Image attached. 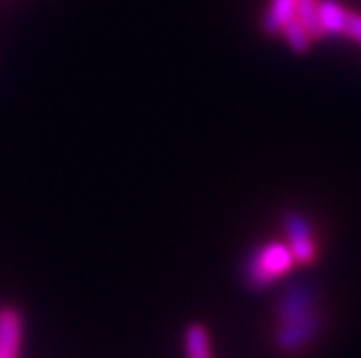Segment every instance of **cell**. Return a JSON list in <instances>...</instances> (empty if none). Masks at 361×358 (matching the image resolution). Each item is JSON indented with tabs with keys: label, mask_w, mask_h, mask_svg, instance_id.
<instances>
[{
	"label": "cell",
	"mask_w": 361,
	"mask_h": 358,
	"mask_svg": "<svg viewBox=\"0 0 361 358\" xmlns=\"http://www.w3.org/2000/svg\"><path fill=\"white\" fill-rule=\"evenodd\" d=\"M186 358H212L210 339L202 324H190L186 331Z\"/></svg>",
	"instance_id": "8"
},
{
	"label": "cell",
	"mask_w": 361,
	"mask_h": 358,
	"mask_svg": "<svg viewBox=\"0 0 361 358\" xmlns=\"http://www.w3.org/2000/svg\"><path fill=\"white\" fill-rule=\"evenodd\" d=\"M297 9H299V0H273V5L264 18V28L269 32H279L283 30L288 24H292L297 18Z\"/></svg>",
	"instance_id": "7"
},
{
	"label": "cell",
	"mask_w": 361,
	"mask_h": 358,
	"mask_svg": "<svg viewBox=\"0 0 361 358\" xmlns=\"http://www.w3.org/2000/svg\"><path fill=\"white\" fill-rule=\"evenodd\" d=\"M350 13L342 9L334 0H326V3L318 5V20L322 32H329V35H346V24H348Z\"/></svg>",
	"instance_id": "6"
},
{
	"label": "cell",
	"mask_w": 361,
	"mask_h": 358,
	"mask_svg": "<svg viewBox=\"0 0 361 358\" xmlns=\"http://www.w3.org/2000/svg\"><path fill=\"white\" fill-rule=\"evenodd\" d=\"M0 358H9V356H5V354H0Z\"/></svg>",
	"instance_id": "9"
},
{
	"label": "cell",
	"mask_w": 361,
	"mask_h": 358,
	"mask_svg": "<svg viewBox=\"0 0 361 358\" xmlns=\"http://www.w3.org/2000/svg\"><path fill=\"white\" fill-rule=\"evenodd\" d=\"M318 331H320V317L312 313L307 317L281 324L279 331L275 333V343L281 352H297L307 341H312L318 335Z\"/></svg>",
	"instance_id": "4"
},
{
	"label": "cell",
	"mask_w": 361,
	"mask_h": 358,
	"mask_svg": "<svg viewBox=\"0 0 361 358\" xmlns=\"http://www.w3.org/2000/svg\"><path fill=\"white\" fill-rule=\"evenodd\" d=\"M22 343V319L13 309H0V354L16 358Z\"/></svg>",
	"instance_id": "5"
},
{
	"label": "cell",
	"mask_w": 361,
	"mask_h": 358,
	"mask_svg": "<svg viewBox=\"0 0 361 358\" xmlns=\"http://www.w3.org/2000/svg\"><path fill=\"white\" fill-rule=\"evenodd\" d=\"M316 302H318V298H316V291L312 285H307V283L290 285L281 294V298L277 300L279 324L294 321V319H301V317L316 313Z\"/></svg>",
	"instance_id": "3"
},
{
	"label": "cell",
	"mask_w": 361,
	"mask_h": 358,
	"mask_svg": "<svg viewBox=\"0 0 361 358\" xmlns=\"http://www.w3.org/2000/svg\"><path fill=\"white\" fill-rule=\"evenodd\" d=\"M286 222V244L297 264H312L316 255V242L312 234V224L303 214L290 212L283 218Z\"/></svg>",
	"instance_id": "2"
},
{
	"label": "cell",
	"mask_w": 361,
	"mask_h": 358,
	"mask_svg": "<svg viewBox=\"0 0 361 358\" xmlns=\"http://www.w3.org/2000/svg\"><path fill=\"white\" fill-rule=\"evenodd\" d=\"M294 264V257L283 242H269L255 248L245 264V281L253 289L269 287L279 276H283Z\"/></svg>",
	"instance_id": "1"
}]
</instances>
